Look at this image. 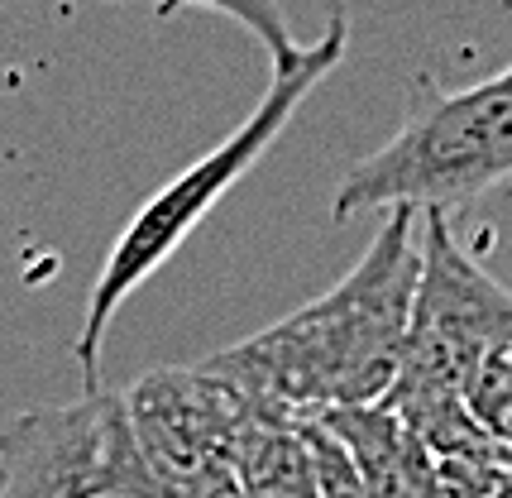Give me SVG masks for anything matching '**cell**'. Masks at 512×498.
I'll list each match as a JSON object with an SVG mask.
<instances>
[{"mask_svg":"<svg viewBox=\"0 0 512 498\" xmlns=\"http://www.w3.org/2000/svg\"><path fill=\"white\" fill-rule=\"evenodd\" d=\"M106 393L20 412L0 427V498H96Z\"/></svg>","mask_w":512,"mask_h":498,"instance_id":"5b68a950","label":"cell"},{"mask_svg":"<svg viewBox=\"0 0 512 498\" xmlns=\"http://www.w3.org/2000/svg\"><path fill=\"white\" fill-rule=\"evenodd\" d=\"M302 436H307V451H312V470H316L321 498H374L369 484H364V475H359L355 455L345 451V441H340L321 417H302Z\"/></svg>","mask_w":512,"mask_h":498,"instance_id":"9c48e42d","label":"cell"},{"mask_svg":"<svg viewBox=\"0 0 512 498\" xmlns=\"http://www.w3.org/2000/svg\"><path fill=\"white\" fill-rule=\"evenodd\" d=\"M512 340V293L455 245L446 211H426L417 249V297L402 369L407 379L469 393L493 350Z\"/></svg>","mask_w":512,"mask_h":498,"instance_id":"277c9868","label":"cell"},{"mask_svg":"<svg viewBox=\"0 0 512 498\" xmlns=\"http://www.w3.org/2000/svg\"><path fill=\"white\" fill-rule=\"evenodd\" d=\"M417 206H393L359 264L331 293L211 355L254 408L316 417L331 408L383 403L398 384L412 297H417Z\"/></svg>","mask_w":512,"mask_h":498,"instance_id":"6da1fadb","label":"cell"},{"mask_svg":"<svg viewBox=\"0 0 512 498\" xmlns=\"http://www.w3.org/2000/svg\"><path fill=\"white\" fill-rule=\"evenodd\" d=\"M158 5H197V10H216L225 20L245 24L249 34L273 53V68L278 63H292L302 48L292 44V29L283 20V5L278 0H158Z\"/></svg>","mask_w":512,"mask_h":498,"instance_id":"30bf717a","label":"cell"},{"mask_svg":"<svg viewBox=\"0 0 512 498\" xmlns=\"http://www.w3.org/2000/svg\"><path fill=\"white\" fill-rule=\"evenodd\" d=\"M316 417L345 441V451L355 455L359 475L374 498H431L436 455L426 451L422 436L393 408L369 403V408H331Z\"/></svg>","mask_w":512,"mask_h":498,"instance_id":"8992f818","label":"cell"},{"mask_svg":"<svg viewBox=\"0 0 512 498\" xmlns=\"http://www.w3.org/2000/svg\"><path fill=\"white\" fill-rule=\"evenodd\" d=\"M512 182V63L465 91L412 82L402 130L340 178L335 221L364 211H450Z\"/></svg>","mask_w":512,"mask_h":498,"instance_id":"3957f363","label":"cell"},{"mask_svg":"<svg viewBox=\"0 0 512 498\" xmlns=\"http://www.w3.org/2000/svg\"><path fill=\"white\" fill-rule=\"evenodd\" d=\"M345 44H350V15H345V0H335L326 34L316 39V48H302L292 63H278L268 91L259 96V106L211 154H201L192 168H182L173 182H163L154 197L130 216V226L115 235L111 254L101 264V278H96V288L87 297V321L77 331V364L87 374V393L101 388V350H106V331H111L115 312L178 254L182 240L221 206L225 192L240 187V178L278 144V135L288 130L297 106L345 58Z\"/></svg>","mask_w":512,"mask_h":498,"instance_id":"7a4b0ae2","label":"cell"},{"mask_svg":"<svg viewBox=\"0 0 512 498\" xmlns=\"http://www.w3.org/2000/svg\"><path fill=\"white\" fill-rule=\"evenodd\" d=\"M465 403L474 412V422L489 431L493 441L512 446V340L484 360V369L474 374V384L465 393Z\"/></svg>","mask_w":512,"mask_h":498,"instance_id":"ba28073f","label":"cell"},{"mask_svg":"<svg viewBox=\"0 0 512 498\" xmlns=\"http://www.w3.org/2000/svg\"><path fill=\"white\" fill-rule=\"evenodd\" d=\"M235 475L245 498H321L302 417L259 408L240 431Z\"/></svg>","mask_w":512,"mask_h":498,"instance_id":"52a82bcc","label":"cell"}]
</instances>
